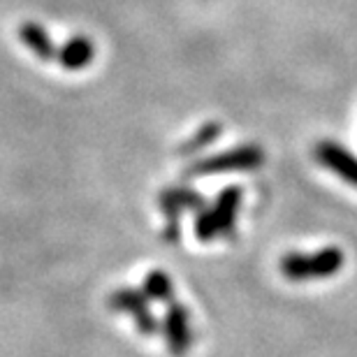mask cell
Returning <instances> with one entry per match:
<instances>
[{"mask_svg": "<svg viewBox=\"0 0 357 357\" xmlns=\"http://www.w3.org/2000/svg\"><path fill=\"white\" fill-rule=\"evenodd\" d=\"M162 337L174 357H185L192 348V325L190 311L183 304L172 302L167 304L165 318H162Z\"/></svg>", "mask_w": 357, "mask_h": 357, "instance_id": "cell-6", "label": "cell"}, {"mask_svg": "<svg viewBox=\"0 0 357 357\" xmlns=\"http://www.w3.org/2000/svg\"><path fill=\"white\" fill-rule=\"evenodd\" d=\"M262 162H265V151L258 144H244L192 162L190 167H185L183 176L192 178V176H213V174H232V172H253Z\"/></svg>", "mask_w": 357, "mask_h": 357, "instance_id": "cell-3", "label": "cell"}, {"mask_svg": "<svg viewBox=\"0 0 357 357\" xmlns=\"http://www.w3.org/2000/svg\"><path fill=\"white\" fill-rule=\"evenodd\" d=\"M218 135H220V123H216V121H211V123H204L202 128H197L192 137L181 142V146H178V153H181V155H192V153L202 151V149H206V146L213 144V142L218 139Z\"/></svg>", "mask_w": 357, "mask_h": 357, "instance_id": "cell-11", "label": "cell"}, {"mask_svg": "<svg viewBox=\"0 0 357 357\" xmlns=\"http://www.w3.org/2000/svg\"><path fill=\"white\" fill-rule=\"evenodd\" d=\"M93 59H96V45L86 35H73L66 45L59 47V54H56V61L66 70H84L91 66Z\"/></svg>", "mask_w": 357, "mask_h": 357, "instance_id": "cell-8", "label": "cell"}, {"mask_svg": "<svg viewBox=\"0 0 357 357\" xmlns=\"http://www.w3.org/2000/svg\"><path fill=\"white\" fill-rule=\"evenodd\" d=\"M160 211L165 213L167 227H165V241L174 244L178 239V218H181L183 211H199L204 204L202 195L197 190L188 188V185H172V188H165L158 197Z\"/></svg>", "mask_w": 357, "mask_h": 357, "instance_id": "cell-5", "label": "cell"}, {"mask_svg": "<svg viewBox=\"0 0 357 357\" xmlns=\"http://www.w3.org/2000/svg\"><path fill=\"white\" fill-rule=\"evenodd\" d=\"M107 304H109V309L114 311L128 313V316L135 320V325H137L139 334H144V337H153V334L160 330V323L155 320L151 311V299L144 295V290L119 288L109 295Z\"/></svg>", "mask_w": 357, "mask_h": 357, "instance_id": "cell-4", "label": "cell"}, {"mask_svg": "<svg viewBox=\"0 0 357 357\" xmlns=\"http://www.w3.org/2000/svg\"><path fill=\"white\" fill-rule=\"evenodd\" d=\"M313 155H316V160L323 162L330 172H334L337 176L344 178V181L351 183L353 188H357V158L351 151H346L337 142L325 139L313 146Z\"/></svg>", "mask_w": 357, "mask_h": 357, "instance_id": "cell-7", "label": "cell"}, {"mask_svg": "<svg viewBox=\"0 0 357 357\" xmlns=\"http://www.w3.org/2000/svg\"><path fill=\"white\" fill-rule=\"evenodd\" d=\"M344 251L334 246L320 248L316 253H288L278 262L281 274L288 281L304 283V281H320L330 278L344 269Z\"/></svg>", "mask_w": 357, "mask_h": 357, "instance_id": "cell-1", "label": "cell"}, {"mask_svg": "<svg viewBox=\"0 0 357 357\" xmlns=\"http://www.w3.org/2000/svg\"><path fill=\"white\" fill-rule=\"evenodd\" d=\"M241 192L239 185H230L216 197L211 206H202L195 216V237L202 244H209L216 237H227L234 230L239 206H241Z\"/></svg>", "mask_w": 357, "mask_h": 357, "instance_id": "cell-2", "label": "cell"}, {"mask_svg": "<svg viewBox=\"0 0 357 357\" xmlns=\"http://www.w3.org/2000/svg\"><path fill=\"white\" fill-rule=\"evenodd\" d=\"M144 295L151 299V302H160V304H172L174 302V285L172 278H169L165 271L153 269L144 276V285H142Z\"/></svg>", "mask_w": 357, "mask_h": 357, "instance_id": "cell-10", "label": "cell"}, {"mask_svg": "<svg viewBox=\"0 0 357 357\" xmlns=\"http://www.w3.org/2000/svg\"><path fill=\"white\" fill-rule=\"evenodd\" d=\"M19 40L31 49L38 61H54L56 54H59L49 33L40 24H35V21H26V24L19 26Z\"/></svg>", "mask_w": 357, "mask_h": 357, "instance_id": "cell-9", "label": "cell"}]
</instances>
